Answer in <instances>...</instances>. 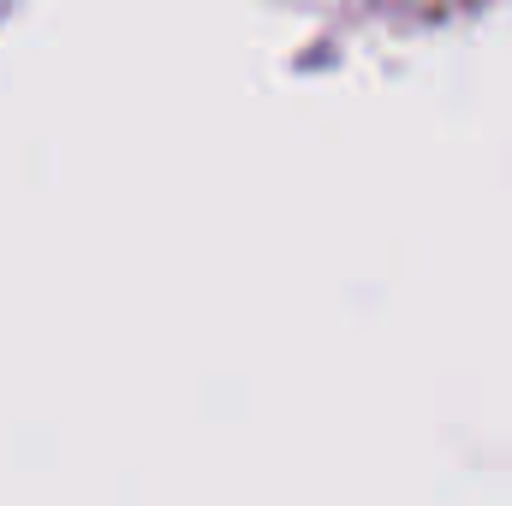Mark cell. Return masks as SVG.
<instances>
[{"instance_id": "1", "label": "cell", "mask_w": 512, "mask_h": 506, "mask_svg": "<svg viewBox=\"0 0 512 506\" xmlns=\"http://www.w3.org/2000/svg\"><path fill=\"white\" fill-rule=\"evenodd\" d=\"M328 18H346V24H399V30H423V24H453V18H471L495 0H304Z\"/></svg>"}]
</instances>
